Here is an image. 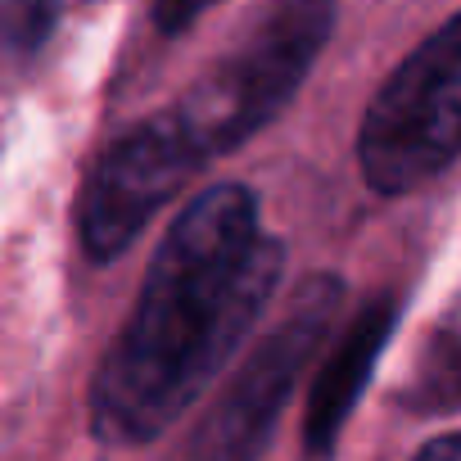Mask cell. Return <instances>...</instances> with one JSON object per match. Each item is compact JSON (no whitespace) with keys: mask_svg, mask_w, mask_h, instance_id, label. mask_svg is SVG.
<instances>
[{"mask_svg":"<svg viewBox=\"0 0 461 461\" xmlns=\"http://www.w3.org/2000/svg\"><path fill=\"white\" fill-rule=\"evenodd\" d=\"M285 245L240 181L199 190L149 258L140 299L91 380V434L109 447L163 438L236 357L281 290Z\"/></svg>","mask_w":461,"mask_h":461,"instance_id":"6da1fadb","label":"cell"},{"mask_svg":"<svg viewBox=\"0 0 461 461\" xmlns=\"http://www.w3.org/2000/svg\"><path fill=\"white\" fill-rule=\"evenodd\" d=\"M330 32L335 0H272L254 28L163 109L185 154L208 167L249 145L299 95Z\"/></svg>","mask_w":461,"mask_h":461,"instance_id":"7a4b0ae2","label":"cell"},{"mask_svg":"<svg viewBox=\"0 0 461 461\" xmlns=\"http://www.w3.org/2000/svg\"><path fill=\"white\" fill-rule=\"evenodd\" d=\"M461 145V19H443L375 91L357 127V167L375 194L443 176Z\"/></svg>","mask_w":461,"mask_h":461,"instance_id":"3957f363","label":"cell"},{"mask_svg":"<svg viewBox=\"0 0 461 461\" xmlns=\"http://www.w3.org/2000/svg\"><path fill=\"white\" fill-rule=\"evenodd\" d=\"M344 303L339 276H312L285 303V317L249 348L245 366L203 411L199 429L185 438L176 461H258L276 416L285 411L303 366L326 344Z\"/></svg>","mask_w":461,"mask_h":461,"instance_id":"277c9868","label":"cell"},{"mask_svg":"<svg viewBox=\"0 0 461 461\" xmlns=\"http://www.w3.org/2000/svg\"><path fill=\"white\" fill-rule=\"evenodd\" d=\"M194 172L199 163L185 154L163 109L127 127L118 140H109L77 203V230H82L86 258L91 263L122 258L140 230L154 221V212H163V203H172V194Z\"/></svg>","mask_w":461,"mask_h":461,"instance_id":"5b68a950","label":"cell"},{"mask_svg":"<svg viewBox=\"0 0 461 461\" xmlns=\"http://www.w3.org/2000/svg\"><path fill=\"white\" fill-rule=\"evenodd\" d=\"M393 326H398V299L375 294L371 303L357 308V317L335 339V348H330V357L317 371L312 393H308V416H303V452L308 456L321 461V456L335 452V443L344 434V420L362 402V393L371 384V371H375Z\"/></svg>","mask_w":461,"mask_h":461,"instance_id":"8992f818","label":"cell"},{"mask_svg":"<svg viewBox=\"0 0 461 461\" xmlns=\"http://www.w3.org/2000/svg\"><path fill=\"white\" fill-rule=\"evenodd\" d=\"M64 0H0V50L32 59L59 28Z\"/></svg>","mask_w":461,"mask_h":461,"instance_id":"52a82bcc","label":"cell"},{"mask_svg":"<svg viewBox=\"0 0 461 461\" xmlns=\"http://www.w3.org/2000/svg\"><path fill=\"white\" fill-rule=\"evenodd\" d=\"M217 5H226V0H154V28L163 37H181Z\"/></svg>","mask_w":461,"mask_h":461,"instance_id":"ba28073f","label":"cell"},{"mask_svg":"<svg viewBox=\"0 0 461 461\" xmlns=\"http://www.w3.org/2000/svg\"><path fill=\"white\" fill-rule=\"evenodd\" d=\"M416 461H461V443H456V434H438V438H429V443L416 452Z\"/></svg>","mask_w":461,"mask_h":461,"instance_id":"9c48e42d","label":"cell"}]
</instances>
